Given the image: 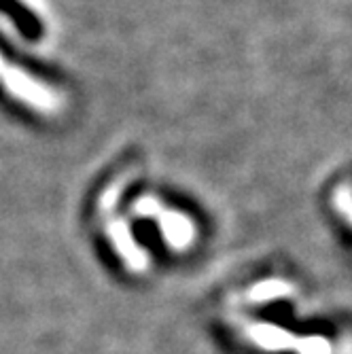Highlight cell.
I'll return each instance as SVG.
<instances>
[{
  "mask_svg": "<svg viewBox=\"0 0 352 354\" xmlns=\"http://www.w3.org/2000/svg\"><path fill=\"white\" fill-rule=\"evenodd\" d=\"M238 329L250 339L254 346L263 350H295L297 354H331V344L321 337H295L293 333L284 331L274 325L266 323H248L242 316H238Z\"/></svg>",
  "mask_w": 352,
  "mask_h": 354,
  "instance_id": "cell-1",
  "label": "cell"
},
{
  "mask_svg": "<svg viewBox=\"0 0 352 354\" xmlns=\"http://www.w3.org/2000/svg\"><path fill=\"white\" fill-rule=\"evenodd\" d=\"M132 212L140 218L142 216L155 218L159 223V227H162L164 240L174 250H185L196 242V223L183 212H176V210L162 206L159 200L153 196L138 198L132 206Z\"/></svg>",
  "mask_w": 352,
  "mask_h": 354,
  "instance_id": "cell-2",
  "label": "cell"
},
{
  "mask_svg": "<svg viewBox=\"0 0 352 354\" xmlns=\"http://www.w3.org/2000/svg\"><path fill=\"white\" fill-rule=\"evenodd\" d=\"M5 85L7 89L17 95L19 100L28 102L30 106H35L43 113H57L62 109L59 95L53 93L47 85L37 83L30 75H26L19 68H7L5 71Z\"/></svg>",
  "mask_w": 352,
  "mask_h": 354,
  "instance_id": "cell-3",
  "label": "cell"
},
{
  "mask_svg": "<svg viewBox=\"0 0 352 354\" xmlns=\"http://www.w3.org/2000/svg\"><path fill=\"white\" fill-rule=\"evenodd\" d=\"M102 218L106 221L104 230H106V236L111 238V242L115 246V252L121 257L123 263L130 266V272L142 274L149 266V259L142 252V248L136 244V240L130 232V225H127L123 218H115L111 212H104Z\"/></svg>",
  "mask_w": 352,
  "mask_h": 354,
  "instance_id": "cell-4",
  "label": "cell"
},
{
  "mask_svg": "<svg viewBox=\"0 0 352 354\" xmlns=\"http://www.w3.org/2000/svg\"><path fill=\"white\" fill-rule=\"evenodd\" d=\"M286 293H291V284L289 282H282V280H268L257 284L250 291V297L254 301H270L274 297H282Z\"/></svg>",
  "mask_w": 352,
  "mask_h": 354,
  "instance_id": "cell-5",
  "label": "cell"
},
{
  "mask_svg": "<svg viewBox=\"0 0 352 354\" xmlns=\"http://www.w3.org/2000/svg\"><path fill=\"white\" fill-rule=\"evenodd\" d=\"M5 68V64H3V57H0V71H3Z\"/></svg>",
  "mask_w": 352,
  "mask_h": 354,
  "instance_id": "cell-6",
  "label": "cell"
}]
</instances>
